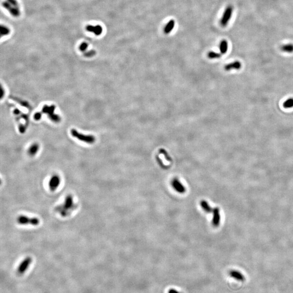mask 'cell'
<instances>
[{
  "label": "cell",
  "instance_id": "obj_1",
  "mask_svg": "<svg viewBox=\"0 0 293 293\" xmlns=\"http://www.w3.org/2000/svg\"><path fill=\"white\" fill-rule=\"evenodd\" d=\"M73 205H74V202H73V196L71 194L67 195L65 199L63 206H60V208H59L58 211L60 212L62 216H66L67 215V211L71 210L73 208Z\"/></svg>",
  "mask_w": 293,
  "mask_h": 293
},
{
  "label": "cell",
  "instance_id": "obj_2",
  "mask_svg": "<svg viewBox=\"0 0 293 293\" xmlns=\"http://www.w3.org/2000/svg\"><path fill=\"white\" fill-rule=\"evenodd\" d=\"M71 133L73 137H75V138H77L78 140L84 142L85 143L92 144L94 143L95 141L94 136L92 135H85L84 134L78 132L76 129H72Z\"/></svg>",
  "mask_w": 293,
  "mask_h": 293
},
{
  "label": "cell",
  "instance_id": "obj_3",
  "mask_svg": "<svg viewBox=\"0 0 293 293\" xmlns=\"http://www.w3.org/2000/svg\"><path fill=\"white\" fill-rule=\"evenodd\" d=\"M233 8L232 6H228L225 9L224 13L220 21V25L223 27H225L232 17Z\"/></svg>",
  "mask_w": 293,
  "mask_h": 293
},
{
  "label": "cell",
  "instance_id": "obj_4",
  "mask_svg": "<svg viewBox=\"0 0 293 293\" xmlns=\"http://www.w3.org/2000/svg\"><path fill=\"white\" fill-rule=\"evenodd\" d=\"M17 223L21 225H27L31 224L33 226L38 225L40 223V221L38 218L34 217V218H29L27 216H20L17 219Z\"/></svg>",
  "mask_w": 293,
  "mask_h": 293
},
{
  "label": "cell",
  "instance_id": "obj_5",
  "mask_svg": "<svg viewBox=\"0 0 293 293\" xmlns=\"http://www.w3.org/2000/svg\"><path fill=\"white\" fill-rule=\"evenodd\" d=\"M60 181H61V179L59 175L57 174L53 175L52 177H51L49 181V184H48L50 190L52 192L55 191L60 185Z\"/></svg>",
  "mask_w": 293,
  "mask_h": 293
},
{
  "label": "cell",
  "instance_id": "obj_6",
  "mask_svg": "<svg viewBox=\"0 0 293 293\" xmlns=\"http://www.w3.org/2000/svg\"><path fill=\"white\" fill-rule=\"evenodd\" d=\"M32 262V258L30 257H26L23 260L22 262L20 263L19 267L17 269V273L19 274H23L27 270L28 268L30 266Z\"/></svg>",
  "mask_w": 293,
  "mask_h": 293
},
{
  "label": "cell",
  "instance_id": "obj_7",
  "mask_svg": "<svg viewBox=\"0 0 293 293\" xmlns=\"http://www.w3.org/2000/svg\"><path fill=\"white\" fill-rule=\"evenodd\" d=\"M3 8L6 9L10 13L12 16L14 17H19L20 15V11L19 9L15 8L14 7L11 5L8 1H4L2 3Z\"/></svg>",
  "mask_w": 293,
  "mask_h": 293
},
{
  "label": "cell",
  "instance_id": "obj_8",
  "mask_svg": "<svg viewBox=\"0 0 293 293\" xmlns=\"http://www.w3.org/2000/svg\"><path fill=\"white\" fill-rule=\"evenodd\" d=\"M85 29L86 31L89 32L93 33L96 36H99L103 33L102 27L100 25H96V26L87 25L86 26Z\"/></svg>",
  "mask_w": 293,
  "mask_h": 293
},
{
  "label": "cell",
  "instance_id": "obj_9",
  "mask_svg": "<svg viewBox=\"0 0 293 293\" xmlns=\"http://www.w3.org/2000/svg\"><path fill=\"white\" fill-rule=\"evenodd\" d=\"M171 185L175 190L179 193H184L186 191V188L181 183L180 181L177 178L174 179L171 182Z\"/></svg>",
  "mask_w": 293,
  "mask_h": 293
},
{
  "label": "cell",
  "instance_id": "obj_10",
  "mask_svg": "<svg viewBox=\"0 0 293 293\" xmlns=\"http://www.w3.org/2000/svg\"><path fill=\"white\" fill-rule=\"evenodd\" d=\"M54 109H55V106H52L51 107H48V106H45L43 108V109H42V111L44 112L45 113H48L49 115V116H50V118H51V119L54 121H59L60 119L58 117V116L57 115H55L54 113H53V112H54Z\"/></svg>",
  "mask_w": 293,
  "mask_h": 293
},
{
  "label": "cell",
  "instance_id": "obj_11",
  "mask_svg": "<svg viewBox=\"0 0 293 293\" xmlns=\"http://www.w3.org/2000/svg\"><path fill=\"white\" fill-rule=\"evenodd\" d=\"M213 218L212 223L213 225V227H218L219 225L220 224L221 221V215H220V212L219 208H213Z\"/></svg>",
  "mask_w": 293,
  "mask_h": 293
},
{
  "label": "cell",
  "instance_id": "obj_12",
  "mask_svg": "<svg viewBox=\"0 0 293 293\" xmlns=\"http://www.w3.org/2000/svg\"><path fill=\"white\" fill-rule=\"evenodd\" d=\"M229 275L232 279L239 281H244L245 279V276L242 274V273L235 270H232L230 271Z\"/></svg>",
  "mask_w": 293,
  "mask_h": 293
},
{
  "label": "cell",
  "instance_id": "obj_13",
  "mask_svg": "<svg viewBox=\"0 0 293 293\" xmlns=\"http://www.w3.org/2000/svg\"><path fill=\"white\" fill-rule=\"evenodd\" d=\"M241 67H242V64L241 62L236 61L231 63L227 64V65H225L224 69L227 71H229L232 69H241Z\"/></svg>",
  "mask_w": 293,
  "mask_h": 293
},
{
  "label": "cell",
  "instance_id": "obj_14",
  "mask_svg": "<svg viewBox=\"0 0 293 293\" xmlns=\"http://www.w3.org/2000/svg\"><path fill=\"white\" fill-rule=\"evenodd\" d=\"M174 26H175V21L174 20L171 19L169 20L163 29L164 33L166 34L170 33L173 29Z\"/></svg>",
  "mask_w": 293,
  "mask_h": 293
},
{
  "label": "cell",
  "instance_id": "obj_15",
  "mask_svg": "<svg viewBox=\"0 0 293 293\" xmlns=\"http://www.w3.org/2000/svg\"><path fill=\"white\" fill-rule=\"evenodd\" d=\"M219 48H220L221 53V54H225L227 52V50H228V43H227V40H223L221 42L220 46H219Z\"/></svg>",
  "mask_w": 293,
  "mask_h": 293
},
{
  "label": "cell",
  "instance_id": "obj_16",
  "mask_svg": "<svg viewBox=\"0 0 293 293\" xmlns=\"http://www.w3.org/2000/svg\"><path fill=\"white\" fill-rule=\"evenodd\" d=\"M201 206L202 208V209L207 213H211L213 211V208H211L210 206L209 205V204H208V202L205 200H202L201 202Z\"/></svg>",
  "mask_w": 293,
  "mask_h": 293
},
{
  "label": "cell",
  "instance_id": "obj_17",
  "mask_svg": "<svg viewBox=\"0 0 293 293\" xmlns=\"http://www.w3.org/2000/svg\"><path fill=\"white\" fill-rule=\"evenodd\" d=\"M281 50L285 53L293 52V44H288L284 45L281 47Z\"/></svg>",
  "mask_w": 293,
  "mask_h": 293
},
{
  "label": "cell",
  "instance_id": "obj_18",
  "mask_svg": "<svg viewBox=\"0 0 293 293\" xmlns=\"http://www.w3.org/2000/svg\"><path fill=\"white\" fill-rule=\"evenodd\" d=\"M11 33V29L8 27L4 25H1L0 34L1 36L8 35Z\"/></svg>",
  "mask_w": 293,
  "mask_h": 293
},
{
  "label": "cell",
  "instance_id": "obj_19",
  "mask_svg": "<svg viewBox=\"0 0 293 293\" xmlns=\"http://www.w3.org/2000/svg\"><path fill=\"white\" fill-rule=\"evenodd\" d=\"M38 150H39V146L37 144H33L32 146H31V148L29 150L28 153H29V155H31V156H33V155L36 154L38 151Z\"/></svg>",
  "mask_w": 293,
  "mask_h": 293
},
{
  "label": "cell",
  "instance_id": "obj_20",
  "mask_svg": "<svg viewBox=\"0 0 293 293\" xmlns=\"http://www.w3.org/2000/svg\"><path fill=\"white\" fill-rule=\"evenodd\" d=\"M283 106L285 109L293 108V98H288L287 100H286L285 102L283 103Z\"/></svg>",
  "mask_w": 293,
  "mask_h": 293
},
{
  "label": "cell",
  "instance_id": "obj_21",
  "mask_svg": "<svg viewBox=\"0 0 293 293\" xmlns=\"http://www.w3.org/2000/svg\"><path fill=\"white\" fill-rule=\"evenodd\" d=\"M208 56L210 59H216L221 57V54L215 52L213 51H210L208 53Z\"/></svg>",
  "mask_w": 293,
  "mask_h": 293
},
{
  "label": "cell",
  "instance_id": "obj_22",
  "mask_svg": "<svg viewBox=\"0 0 293 293\" xmlns=\"http://www.w3.org/2000/svg\"><path fill=\"white\" fill-rule=\"evenodd\" d=\"M7 1H8L9 3H10L13 7H14L15 8H16L17 9H19L20 10L19 4L18 2L17 1V0H7Z\"/></svg>",
  "mask_w": 293,
  "mask_h": 293
},
{
  "label": "cell",
  "instance_id": "obj_23",
  "mask_svg": "<svg viewBox=\"0 0 293 293\" xmlns=\"http://www.w3.org/2000/svg\"><path fill=\"white\" fill-rule=\"evenodd\" d=\"M160 153L161 154H162L164 155V156H165V158H166V159L168 161H170V162H171V158L170 157V156H169L168 154V153H167V152H166L165 150H163V149H161V150H160Z\"/></svg>",
  "mask_w": 293,
  "mask_h": 293
},
{
  "label": "cell",
  "instance_id": "obj_24",
  "mask_svg": "<svg viewBox=\"0 0 293 293\" xmlns=\"http://www.w3.org/2000/svg\"><path fill=\"white\" fill-rule=\"evenodd\" d=\"M88 44L85 42H84L80 45V46H79V50L82 52H84L88 48Z\"/></svg>",
  "mask_w": 293,
  "mask_h": 293
},
{
  "label": "cell",
  "instance_id": "obj_25",
  "mask_svg": "<svg viewBox=\"0 0 293 293\" xmlns=\"http://www.w3.org/2000/svg\"><path fill=\"white\" fill-rule=\"evenodd\" d=\"M95 54H96V52L94 51L91 50V51H89L85 53L84 55L86 57H92V56L95 55Z\"/></svg>",
  "mask_w": 293,
  "mask_h": 293
},
{
  "label": "cell",
  "instance_id": "obj_26",
  "mask_svg": "<svg viewBox=\"0 0 293 293\" xmlns=\"http://www.w3.org/2000/svg\"><path fill=\"white\" fill-rule=\"evenodd\" d=\"M168 293H181L180 291H179L178 290L175 289H173V288H171L169 290H168Z\"/></svg>",
  "mask_w": 293,
  "mask_h": 293
},
{
  "label": "cell",
  "instance_id": "obj_27",
  "mask_svg": "<svg viewBox=\"0 0 293 293\" xmlns=\"http://www.w3.org/2000/svg\"><path fill=\"white\" fill-rule=\"evenodd\" d=\"M40 117H41V114L40 113H37L34 115V119L36 120L40 119Z\"/></svg>",
  "mask_w": 293,
  "mask_h": 293
}]
</instances>
